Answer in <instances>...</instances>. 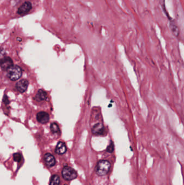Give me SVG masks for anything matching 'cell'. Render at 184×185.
<instances>
[{"label":"cell","instance_id":"obj_4","mask_svg":"<svg viewBox=\"0 0 184 185\" xmlns=\"http://www.w3.org/2000/svg\"><path fill=\"white\" fill-rule=\"evenodd\" d=\"M12 65H13V62L11 57H6L1 60L0 67L3 70L7 71Z\"/></svg>","mask_w":184,"mask_h":185},{"label":"cell","instance_id":"obj_3","mask_svg":"<svg viewBox=\"0 0 184 185\" xmlns=\"http://www.w3.org/2000/svg\"><path fill=\"white\" fill-rule=\"evenodd\" d=\"M62 176L66 181L75 179L77 177V173L76 170L70 167L65 166L62 170Z\"/></svg>","mask_w":184,"mask_h":185},{"label":"cell","instance_id":"obj_12","mask_svg":"<svg viewBox=\"0 0 184 185\" xmlns=\"http://www.w3.org/2000/svg\"><path fill=\"white\" fill-rule=\"evenodd\" d=\"M60 183V177L57 175L52 176L50 179V185H59Z\"/></svg>","mask_w":184,"mask_h":185},{"label":"cell","instance_id":"obj_18","mask_svg":"<svg viewBox=\"0 0 184 185\" xmlns=\"http://www.w3.org/2000/svg\"><path fill=\"white\" fill-rule=\"evenodd\" d=\"M4 54H5V52H4V50H3V49H1V48H0V57H2V56L4 55Z\"/></svg>","mask_w":184,"mask_h":185},{"label":"cell","instance_id":"obj_9","mask_svg":"<svg viewBox=\"0 0 184 185\" xmlns=\"http://www.w3.org/2000/svg\"><path fill=\"white\" fill-rule=\"evenodd\" d=\"M67 148L66 147L65 143L63 142L60 141L58 142L56 149H55V152L60 155H62L64 154L66 152Z\"/></svg>","mask_w":184,"mask_h":185},{"label":"cell","instance_id":"obj_5","mask_svg":"<svg viewBox=\"0 0 184 185\" xmlns=\"http://www.w3.org/2000/svg\"><path fill=\"white\" fill-rule=\"evenodd\" d=\"M32 8V3L30 2H26L18 8L17 13L21 15H25L30 11Z\"/></svg>","mask_w":184,"mask_h":185},{"label":"cell","instance_id":"obj_1","mask_svg":"<svg viewBox=\"0 0 184 185\" xmlns=\"http://www.w3.org/2000/svg\"><path fill=\"white\" fill-rule=\"evenodd\" d=\"M111 163L108 160H101L97 163L96 172L99 176H104L108 173Z\"/></svg>","mask_w":184,"mask_h":185},{"label":"cell","instance_id":"obj_19","mask_svg":"<svg viewBox=\"0 0 184 185\" xmlns=\"http://www.w3.org/2000/svg\"></svg>","mask_w":184,"mask_h":185},{"label":"cell","instance_id":"obj_7","mask_svg":"<svg viewBox=\"0 0 184 185\" xmlns=\"http://www.w3.org/2000/svg\"><path fill=\"white\" fill-rule=\"evenodd\" d=\"M44 160L47 166L49 167L54 166L56 163V160L54 157L50 153H47L44 156Z\"/></svg>","mask_w":184,"mask_h":185},{"label":"cell","instance_id":"obj_13","mask_svg":"<svg viewBox=\"0 0 184 185\" xmlns=\"http://www.w3.org/2000/svg\"><path fill=\"white\" fill-rule=\"evenodd\" d=\"M170 26H171V30L172 32L174 35L175 36H178L179 35V30L178 28V27L177 26L175 23L173 21H172L171 22V24H170Z\"/></svg>","mask_w":184,"mask_h":185},{"label":"cell","instance_id":"obj_16","mask_svg":"<svg viewBox=\"0 0 184 185\" xmlns=\"http://www.w3.org/2000/svg\"><path fill=\"white\" fill-rule=\"evenodd\" d=\"M114 143L112 142H111L110 145L108 146L107 149H106V151L108 153H112L114 152Z\"/></svg>","mask_w":184,"mask_h":185},{"label":"cell","instance_id":"obj_2","mask_svg":"<svg viewBox=\"0 0 184 185\" xmlns=\"http://www.w3.org/2000/svg\"><path fill=\"white\" fill-rule=\"evenodd\" d=\"M7 71L8 77L12 81H16L22 76V69L18 65H12Z\"/></svg>","mask_w":184,"mask_h":185},{"label":"cell","instance_id":"obj_11","mask_svg":"<svg viewBox=\"0 0 184 185\" xmlns=\"http://www.w3.org/2000/svg\"><path fill=\"white\" fill-rule=\"evenodd\" d=\"M47 92L42 89H40L38 91V92L37 93V94L35 96V98L36 100H37L38 101H43L45 98H47Z\"/></svg>","mask_w":184,"mask_h":185},{"label":"cell","instance_id":"obj_15","mask_svg":"<svg viewBox=\"0 0 184 185\" xmlns=\"http://www.w3.org/2000/svg\"><path fill=\"white\" fill-rule=\"evenodd\" d=\"M13 158H14V160L15 161H16V162H20L21 160H22V155L20 153H15L13 155Z\"/></svg>","mask_w":184,"mask_h":185},{"label":"cell","instance_id":"obj_14","mask_svg":"<svg viewBox=\"0 0 184 185\" xmlns=\"http://www.w3.org/2000/svg\"><path fill=\"white\" fill-rule=\"evenodd\" d=\"M50 130L53 133H57L60 131V128L56 123H53L50 125Z\"/></svg>","mask_w":184,"mask_h":185},{"label":"cell","instance_id":"obj_8","mask_svg":"<svg viewBox=\"0 0 184 185\" xmlns=\"http://www.w3.org/2000/svg\"><path fill=\"white\" fill-rule=\"evenodd\" d=\"M36 118L39 123L44 124L49 121V115L45 112H40L36 115Z\"/></svg>","mask_w":184,"mask_h":185},{"label":"cell","instance_id":"obj_6","mask_svg":"<svg viewBox=\"0 0 184 185\" xmlns=\"http://www.w3.org/2000/svg\"><path fill=\"white\" fill-rule=\"evenodd\" d=\"M29 85V82L27 80L23 79L18 82L16 85L17 91L20 92H24L27 89Z\"/></svg>","mask_w":184,"mask_h":185},{"label":"cell","instance_id":"obj_10","mask_svg":"<svg viewBox=\"0 0 184 185\" xmlns=\"http://www.w3.org/2000/svg\"><path fill=\"white\" fill-rule=\"evenodd\" d=\"M104 126L102 124H98L95 126L92 129V133L94 134L100 135L103 133Z\"/></svg>","mask_w":184,"mask_h":185},{"label":"cell","instance_id":"obj_17","mask_svg":"<svg viewBox=\"0 0 184 185\" xmlns=\"http://www.w3.org/2000/svg\"><path fill=\"white\" fill-rule=\"evenodd\" d=\"M3 101L5 104H9V99L8 98L7 96V95H4V97H3Z\"/></svg>","mask_w":184,"mask_h":185}]
</instances>
